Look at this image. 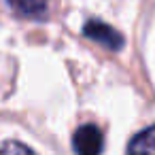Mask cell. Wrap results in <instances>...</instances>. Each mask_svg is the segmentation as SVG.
Segmentation results:
<instances>
[{
	"instance_id": "6da1fadb",
	"label": "cell",
	"mask_w": 155,
	"mask_h": 155,
	"mask_svg": "<svg viewBox=\"0 0 155 155\" xmlns=\"http://www.w3.org/2000/svg\"><path fill=\"white\" fill-rule=\"evenodd\" d=\"M83 34L89 41H96V43H100L102 47H106L110 51H121L123 49V36L115 28H110L108 24H104L100 19H89L83 26Z\"/></svg>"
},
{
	"instance_id": "7a4b0ae2",
	"label": "cell",
	"mask_w": 155,
	"mask_h": 155,
	"mask_svg": "<svg viewBox=\"0 0 155 155\" xmlns=\"http://www.w3.org/2000/svg\"><path fill=\"white\" fill-rule=\"evenodd\" d=\"M72 147L81 155H96L102 151V132L91 123L81 125L72 136Z\"/></svg>"
},
{
	"instance_id": "3957f363",
	"label": "cell",
	"mask_w": 155,
	"mask_h": 155,
	"mask_svg": "<svg viewBox=\"0 0 155 155\" xmlns=\"http://www.w3.org/2000/svg\"><path fill=\"white\" fill-rule=\"evenodd\" d=\"M11 11L24 19H45L49 13V0H7Z\"/></svg>"
},
{
	"instance_id": "277c9868",
	"label": "cell",
	"mask_w": 155,
	"mask_h": 155,
	"mask_svg": "<svg viewBox=\"0 0 155 155\" xmlns=\"http://www.w3.org/2000/svg\"><path fill=\"white\" fill-rule=\"evenodd\" d=\"M127 151L130 153H155V125H151L144 132L136 134L130 140Z\"/></svg>"
},
{
	"instance_id": "5b68a950",
	"label": "cell",
	"mask_w": 155,
	"mask_h": 155,
	"mask_svg": "<svg viewBox=\"0 0 155 155\" xmlns=\"http://www.w3.org/2000/svg\"><path fill=\"white\" fill-rule=\"evenodd\" d=\"M13 151H19V153H32V149L26 147V144H21V142H7V144L0 147V153H13Z\"/></svg>"
}]
</instances>
